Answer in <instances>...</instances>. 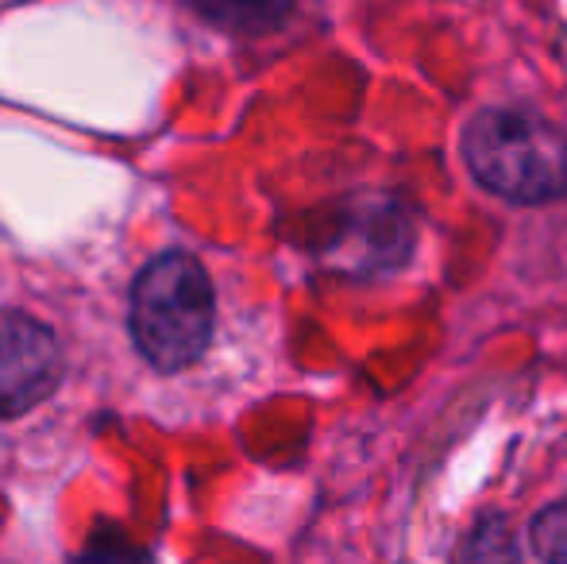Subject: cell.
<instances>
[{"mask_svg": "<svg viewBox=\"0 0 567 564\" xmlns=\"http://www.w3.org/2000/svg\"><path fill=\"white\" fill-rule=\"evenodd\" d=\"M463 163L471 178L514 205L567 197V132L533 109H483L463 129Z\"/></svg>", "mask_w": 567, "mask_h": 564, "instance_id": "cell-1", "label": "cell"}, {"mask_svg": "<svg viewBox=\"0 0 567 564\" xmlns=\"http://www.w3.org/2000/svg\"><path fill=\"white\" fill-rule=\"evenodd\" d=\"M213 283L189 252L151 259L132 286V337L158 371H182L213 340Z\"/></svg>", "mask_w": 567, "mask_h": 564, "instance_id": "cell-2", "label": "cell"}, {"mask_svg": "<svg viewBox=\"0 0 567 564\" xmlns=\"http://www.w3.org/2000/svg\"><path fill=\"white\" fill-rule=\"evenodd\" d=\"M413 244H417V228L410 209L390 194H363L351 197L332 221L321 244V259L351 279H379L410 264Z\"/></svg>", "mask_w": 567, "mask_h": 564, "instance_id": "cell-3", "label": "cell"}, {"mask_svg": "<svg viewBox=\"0 0 567 564\" xmlns=\"http://www.w3.org/2000/svg\"><path fill=\"white\" fill-rule=\"evenodd\" d=\"M59 337L35 317L4 309L0 314V418L28 414L59 387Z\"/></svg>", "mask_w": 567, "mask_h": 564, "instance_id": "cell-4", "label": "cell"}, {"mask_svg": "<svg viewBox=\"0 0 567 564\" xmlns=\"http://www.w3.org/2000/svg\"><path fill=\"white\" fill-rule=\"evenodd\" d=\"M197 16L236 35H262L290 20L293 0H189Z\"/></svg>", "mask_w": 567, "mask_h": 564, "instance_id": "cell-5", "label": "cell"}, {"mask_svg": "<svg viewBox=\"0 0 567 564\" xmlns=\"http://www.w3.org/2000/svg\"><path fill=\"white\" fill-rule=\"evenodd\" d=\"M460 564H522L517 553L514 530H509L506 514H483V519L471 526L467 542H463Z\"/></svg>", "mask_w": 567, "mask_h": 564, "instance_id": "cell-6", "label": "cell"}, {"mask_svg": "<svg viewBox=\"0 0 567 564\" xmlns=\"http://www.w3.org/2000/svg\"><path fill=\"white\" fill-rule=\"evenodd\" d=\"M529 542L533 553L545 564H567V499L545 506L540 514H533Z\"/></svg>", "mask_w": 567, "mask_h": 564, "instance_id": "cell-7", "label": "cell"}, {"mask_svg": "<svg viewBox=\"0 0 567 564\" xmlns=\"http://www.w3.org/2000/svg\"><path fill=\"white\" fill-rule=\"evenodd\" d=\"M74 564H155V557L124 534H93V542Z\"/></svg>", "mask_w": 567, "mask_h": 564, "instance_id": "cell-8", "label": "cell"}]
</instances>
